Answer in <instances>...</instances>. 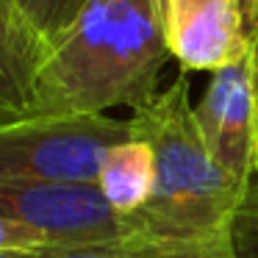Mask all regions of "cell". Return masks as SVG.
Returning a JSON list of instances; mask_svg holds the SVG:
<instances>
[{
	"label": "cell",
	"mask_w": 258,
	"mask_h": 258,
	"mask_svg": "<svg viewBox=\"0 0 258 258\" xmlns=\"http://www.w3.org/2000/svg\"><path fill=\"white\" fill-rule=\"evenodd\" d=\"M252 53V50H250ZM195 119L214 161L244 189H258V89L252 56L211 73Z\"/></svg>",
	"instance_id": "5b68a950"
},
{
	"label": "cell",
	"mask_w": 258,
	"mask_h": 258,
	"mask_svg": "<svg viewBox=\"0 0 258 258\" xmlns=\"http://www.w3.org/2000/svg\"><path fill=\"white\" fill-rule=\"evenodd\" d=\"M0 125H6V122H3V119H0Z\"/></svg>",
	"instance_id": "9a60e30c"
},
{
	"label": "cell",
	"mask_w": 258,
	"mask_h": 258,
	"mask_svg": "<svg viewBox=\"0 0 258 258\" xmlns=\"http://www.w3.org/2000/svg\"><path fill=\"white\" fill-rule=\"evenodd\" d=\"M0 219L36 230L53 247L161 236L145 211L111 208L97 183H3Z\"/></svg>",
	"instance_id": "277c9868"
},
{
	"label": "cell",
	"mask_w": 258,
	"mask_h": 258,
	"mask_svg": "<svg viewBox=\"0 0 258 258\" xmlns=\"http://www.w3.org/2000/svg\"><path fill=\"white\" fill-rule=\"evenodd\" d=\"M167 58L161 0H92L50 45L25 119L136 111L158 95Z\"/></svg>",
	"instance_id": "6da1fadb"
},
{
	"label": "cell",
	"mask_w": 258,
	"mask_h": 258,
	"mask_svg": "<svg viewBox=\"0 0 258 258\" xmlns=\"http://www.w3.org/2000/svg\"><path fill=\"white\" fill-rule=\"evenodd\" d=\"M97 189L119 214H139L150 206L156 191V156L136 136L119 142L103 158Z\"/></svg>",
	"instance_id": "ba28073f"
},
{
	"label": "cell",
	"mask_w": 258,
	"mask_h": 258,
	"mask_svg": "<svg viewBox=\"0 0 258 258\" xmlns=\"http://www.w3.org/2000/svg\"><path fill=\"white\" fill-rule=\"evenodd\" d=\"M169 56L189 73H217L252 50L244 0H161Z\"/></svg>",
	"instance_id": "8992f818"
},
{
	"label": "cell",
	"mask_w": 258,
	"mask_h": 258,
	"mask_svg": "<svg viewBox=\"0 0 258 258\" xmlns=\"http://www.w3.org/2000/svg\"><path fill=\"white\" fill-rule=\"evenodd\" d=\"M134 136L131 119L36 117L0 125L3 183H97L103 158Z\"/></svg>",
	"instance_id": "3957f363"
},
{
	"label": "cell",
	"mask_w": 258,
	"mask_h": 258,
	"mask_svg": "<svg viewBox=\"0 0 258 258\" xmlns=\"http://www.w3.org/2000/svg\"><path fill=\"white\" fill-rule=\"evenodd\" d=\"M50 47L31 28L14 0H0V119L17 122L31 114L36 78Z\"/></svg>",
	"instance_id": "52a82bcc"
},
{
	"label": "cell",
	"mask_w": 258,
	"mask_h": 258,
	"mask_svg": "<svg viewBox=\"0 0 258 258\" xmlns=\"http://www.w3.org/2000/svg\"><path fill=\"white\" fill-rule=\"evenodd\" d=\"M247 6V20H250V31L258 25V0H244Z\"/></svg>",
	"instance_id": "7c38bea8"
},
{
	"label": "cell",
	"mask_w": 258,
	"mask_h": 258,
	"mask_svg": "<svg viewBox=\"0 0 258 258\" xmlns=\"http://www.w3.org/2000/svg\"><path fill=\"white\" fill-rule=\"evenodd\" d=\"M134 136L156 156V191L145 214L161 236L233 239V222L255 191L233 180L208 153L180 75L131 117Z\"/></svg>",
	"instance_id": "7a4b0ae2"
},
{
	"label": "cell",
	"mask_w": 258,
	"mask_h": 258,
	"mask_svg": "<svg viewBox=\"0 0 258 258\" xmlns=\"http://www.w3.org/2000/svg\"><path fill=\"white\" fill-rule=\"evenodd\" d=\"M39 250H31V252H0V258H36Z\"/></svg>",
	"instance_id": "5bb4252c"
},
{
	"label": "cell",
	"mask_w": 258,
	"mask_h": 258,
	"mask_svg": "<svg viewBox=\"0 0 258 258\" xmlns=\"http://www.w3.org/2000/svg\"><path fill=\"white\" fill-rule=\"evenodd\" d=\"M252 70H255V89H258V25L252 28Z\"/></svg>",
	"instance_id": "4fadbf2b"
},
{
	"label": "cell",
	"mask_w": 258,
	"mask_h": 258,
	"mask_svg": "<svg viewBox=\"0 0 258 258\" xmlns=\"http://www.w3.org/2000/svg\"><path fill=\"white\" fill-rule=\"evenodd\" d=\"M14 3L23 12V17L31 23V28L50 47L78 20V14L92 0H14Z\"/></svg>",
	"instance_id": "30bf717a"
},
{
	"label": "cell",
	"mask_w": 258,
	"mask_h": 258,
	"mask_svg": "<svg viewBox=\"0 0 258 258\" xmlns=\"http://www.w3.org/2000/svg\"><path fill=\"white\" fill-rule=\"evenodd\" d=\"M53 247L42 233L25 228V225L0 219V252H31V250H47Z\"/></svg>",
	"instance_id": "8fae6325"
},
{
	"label": "cell",
	"mask_w": 258,
	"mask_h": 258,
	"mask_svg": "<svg viewBox=\"0 0 258 258\" xmlns=\"http://www.w3.org/2000/svg\"><path fill=\"white\" fill-rule=\"evenodd\" d=\"M36 258H239L233 239H183V236H139L122 241L47 247Z\"/></svg>",
	"instance_id": "9c48e42d"
}]
</instances>
